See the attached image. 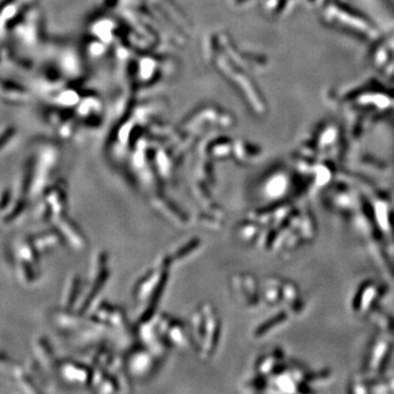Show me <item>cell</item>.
<instances>
[{
  "label": "cell",
  "instance_id": "obj_1",
  "mask_svg": "<svg viewBox=\"0 0 394 394\" xmlns=\"http://www.w3.org/2000/svg\"><path fill=\"white\" fill-rule=\"evenodd\" d=\"M27 98L29 95L26 90L17 81L0 76V98L7 102L18 103L27 100Z\"/></svg>",
  "mask_w": 394,
  "mask_h": 394
},
{
  "label": "cell",
  "instance_id": "obj_2",
  "mask_svg": "<svg viewBox=\"0 0 394 394\" xmlns=\"http://www.w3.org/2000/svg\"><path fill=\"white\" fill-rule=\"evenodd\" d=\"M56 226H57L59 232L72 243L74 247L78 248V250L84 247L86 240H84L83 234L81 233L80 230H78L77 227L74 226V223L70 222L67 217H65L63 214L57 216Z\"/></svg>",
  "mask_w": 394,
  "mask_h": 394
},
{
  "label": "cell",
  "instance_id": "obj_3",
  "mask_svg": "<svg viewBox=\"0 0 394 394\" xmlns=\"http://www.w3.org/2000/svg\"><path fill=\"white\" fill-rule=\"evenodd\" d=\"M19 260H23L30 263L39 271L40 256L34 242L31 238H23L17 243V254Z\"/></svg>",
  "mask_w": 394,
  "mask_h": 394
},
{
  "label": "cell",
  "instance_id": "obj_4",
  "mask_svg": "<svg viewBox=\"0 0 394 394\" xmlns=\"http://www.w3.org/2000/svg\"><path fill=\"white\" fill-rule=\"evenodd\" d=\"M60 374L66 381L76 384L87 383L89 379L86 367L72 363V361H64L60 365Z\"/></svg>",
  "mask_w": 394,
  "mask_h": 394
},
{
  "label": "cell",
  "instance_id": "obj_5",
  "mask_svg": "<svg viewBox=\"0 0 394 394\" xmlns=\"http://www.w3.org/2000/svg\"><path fill=\"white\" fill-rule=\"evenodd\" d=\"M62 233L56 230H48L40 233L34 239H32L33 242L39 251H49L53 250L56 246H58L62 243Z\"/></svg>",
  "mask_w": 394,
  "mask_h": 394
},
{
  "label": "cell",
  "instance_id": "obj_6",
  "mask_svg": "<svg viewBox=\"0 0 394 394\" xmlns=\"http://www.w3.org/2000/svg\"><path fill=\"white\" fill-rule=\"evenodd\" d=\"M34 350L36 358L39 359L42 366L48 367L49 369L53 367L55 360L54 351L51 349L49 342L46 337H39V339L35 341Z\"/></svg>",
  "mask_w": 394,
  "mask_h": 394
},
{
  "label": "cell",
  "instance_id": "obj_7",
  "mask_svg": "<svg viewBox=\"0 0 394 394\" xmlns=\"http://www.w3.org/2000/svg\"><path fill=\"white\" fill-rule=\"evenodd\" d=\"M44 197L45 203L49 206L53 214L56 216L63 214V210L66 206V195L63 190L54 187V189L46 192Z\"/></svg>",
  "mask_w": 394,
  "mask_h": 394
},
{
  "label": "cell",
  "instance_id": "obj_8",
  "mask_svg": "<svg viewBox=\"0 0 394 394\" xmlns=\"http://www.w3.org/2000/svg\"><path fill=\"white\" fill-rule=\"evenodd\" d=\"M12 374L16 379V382L23 391L27 393H39L40 390L36 387V383L32 378V374L26 371L25 368L16 366L12 370Z\"/></svg>",
  "mask_w": 394,
  "mask_h": 394
},
{
  "label": "cell",
  "instance_id": "obj_9",
  "mask_svg": "<svg viewBox=\"0 0 394 394\" xmlns=\"http://www.w3.org/2000/svg\"><path fill=\"white\" fill-rule=\"evenodd\" d=\"M17 269V275L18 278L20 279L23 284L31 285L34 283L37 276V270L30 263H27L23 260H19L16 263Z\"/></svg>",
  "mask_w": 394,
  "mask_h": 394
},
{
  "label": "cell",
  "instance_id": "obj_10",
  "mask_svg": "<svg viewBox=\"0 0 394 394\" xmlns=\"http://www.w3.org/2000/svg\"><path fill=\"white\" fill-rule=\"evenodd\" d=\"M26 204H27L26 200L23 198V197H20L19 199L15 200V203L12 205L10 204L9 208H7V212L2 217V222L4 223H10L12 222H15V220H17V218L20 217L21 214L25 212Z\"/></svg>",
  "mask_w": 394,
  "mask_h": 394
},
{
  "label": "cell",
  "instance_id": "obj_11",
  "mask_svg": "<svg viewBox=\"0 0 394 394\" xmlns=\"http://www.w3.org/2000/svg\"><path fill=\"white\" fill-rule=\"evenodd\" d=\"M33 162L31 159L26 160L22 169L21 181H20V192L21 194H27L30 187L33 185Z\"/></svg>",
  "mask_w": 394,
  "mask_h": 394
},
{
  "label": "cell",
  "instance_id": "obj_12",
  "mask_svg": "<svg viewBox=\"0 0 394 394\" xmlns=\"http://www.w3.org/2000/svg\"><path fill=\"white\" fill-rule=\"evenodd\" d=\"M17 135L16 125L7 123L0 126V152L12 143Z\"/></svg>",
  "mask_w": 394,
  "mask_h": 394
},
{
  "label": "cell",
  "instance_id": "obj_13",
  "mask_svg": "<svg viewBox=\"0 0 394 394\" xmlns=\"http://www.w3.org/2000/svg\"><path fill=\"white\" fill-rule=\"evenodd\" d=\"M78 289H80V279L74 278L72 281H70V284L67 287V289H66V293H65L64 304L66 308H69L74 301H76Z\"/></svg>",
  "mask_w": 394,
  "mask_h": 394
},
{
  "label": "cell",
  "instance_id": "obj_14",
  "mask_svg": "<svg viewBox=\"0 0 394 394\" xmlns=\"http://www.w3.org/2000/svg\"><path fill=\"white\" fill-rule=\"evenodd\" d=\"M16 361L13 360V358L9 355L6 350L0 348V371L6 372V371H12L16 367Z\"/></svg>",
  "mask_w": 394,
  "mask_h": 394
},
{
  "label": "cell",
  "instance_id": "obj_15",
  "mask_svg": "<svg viewBox=\"0 0 394 394\" xmlns=\"http://www.w3.org/2000/svg\"><path fill=\"white\" fill-rule=\"evenodd\" d=\"M12 191L9 187H4L0 191V212L6 210L11 204Z\"/></svg>",
  "mask_w": 394,
  "mask_h": 394
},
{
  "label": "cell",
  "instance_id": "obj_16",
  "mask_svg": "<svg viewBox=\"0 0 394 394\" xmlns=\"http://www.w3.org/2000/svg\"><path fill=\"white\" fill-rule=\"evenodd\" d=\"M196 247H197V243H196L195 241H192V242L190 243V245H187L185 247H183L182 250H180L179 256L183 257V256L187 255V253H190L191 251H194Z\"/></svg>",
  "mask_w": 394,
  "mask_h": 394
},
{
  "label": "cell",
  "instance_id": "obj_17",
  "mask_svg": "<svg viewBox=\"0 0 394 394\" xmlns=\"http://www.w3.org/2000/svg\"><path fill=\"white\" fill-rule=\"evenodd\" d=\"M6 53H7L6 46H4V44L2 43V42H0V65H1V63L4 60V58H6Z\"/></svg>",
  "mask_w": 394,
  "mask_h": 394
},
{
  "label": "cell",
  "instance_id": "obj_18",
  "mask_svg": "<svg viewBox=\"0 0 394 394\" xmlns=\"http://www.w3.org/2000/svg\"><path fill=\"white\" fill-rule=\"evenodd\" d=\"M9 0H0V10H1V8L6 4Z\"/></svg>",
  "mask_w": 394,
  "mask_h": 394
}]
</instances>
